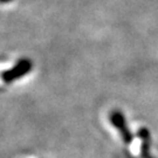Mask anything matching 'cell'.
<instances>
[{
  "mask_svg": "<svg viewBox=\"0 0 158 158\" xmlns=\"http://www.w3.org/2000/svg\"><path fill=\"white\" fill-rule=\"evenodd\" d=\"M110 121L117 128V130L119 131V134L122 136V138H123L125 144H130L132 142V135H131V132H130L128 127H127L124 116L121 113L115 110V111H113V113L110 114Z\"/></svg>",
  "mask_w": 158,
  "mask_h": 158,
  "instance_id": "2",
  "label": "cell"
},
{
  "mask_svg": "<svg viewBox=\"0 0 158 158\" xmlns=\"http://www.w3.org/2000/svg\"><path fill=\"white\" fill-rule=\"evenodd\" d=\"M2 2H8V1H12V0H1Z\"/></svg>",
  "mask_w": 158,
  "mask_h": 158,
  "instance_id": "3",
  "label": "cell"
},
{
  "mask_svg": "<svg viewBox=\"0 0 158 158\" xmlns=\"http://www.w3.org/2000/svg\"><path fill=\"white\" fill-rule=\"evenodd\" d=\"M31 69H32V61L27 60V59H23L14 67L11 68L10 70L4 72V74H2V80L5 82H7V83H10L12 81H14V80L23 76L26 73H28Z\"/></svg>",
  "mask_w": 158,
  "mask_h": 158,
  "instance_id": "1",
  "label": "cell"
}]
</instances>
